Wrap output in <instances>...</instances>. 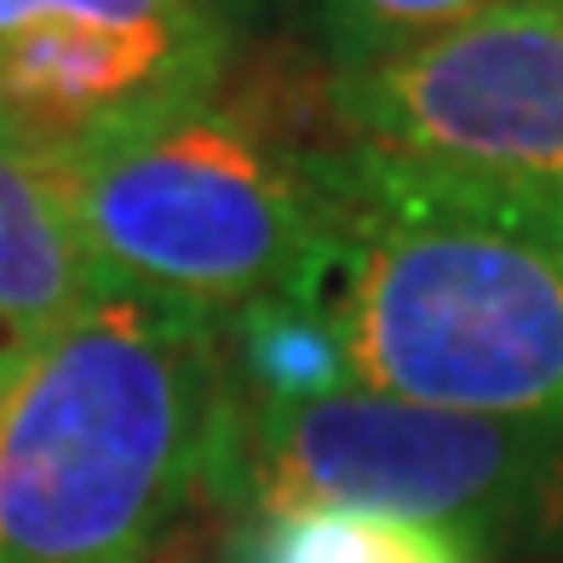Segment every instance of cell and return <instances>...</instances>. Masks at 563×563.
I'll list each match as a JSON object with an SVG mask.
<instances>
[{
  "label": "cell",
  "mask_w": 563,
  "mask_h": 563,
  "mask_svg": "<svg viewBox=\"0 0 563 563\" xmlns=\"http://www.w3.org/2000/svg\"><path fill=\"white\" fill-rule=\"evenodd\" d=\"M219 322L98 288L0 345V563H150L213 489Z\"/></svg>",
  "instance_id": "2"
},
{
  "label": "cell",
  "mask_w": 563,
  "mask_h": 563,
  "mask_svg": "<svg viewBox=\"0 0 563 563\" xmlns=\"http://www.w3.org/2000/svg\"><path fill=\"white\" fill-rule=\"evenodd\" d=\"M558 7H563V0H558Z\"/></svg>",
  "instance_id": "12"
},
{
  "label": "cell",
  "mask_w": 563,
  "mask_h": 563,
  "mask_svg": "<svg viewBox=\"0 0 563 563\" xmlns=\"http://www.w3.org/2000/svg\"><path fill=\"white\" fill-rule=\"evenodd\" d=\"M208 12V0H0V35H18L30 23L87 18V23H190Z\"/></svg>",
  "instance_id": "11"
},
{
  "label": "cell",
  "mask_w": 563,
  "mask_h": 563,
  "mask_svg": "<svg viewBox=\"0 0 563 563\" xmlns=\"http://www.w3.org/2000/svg\"><path fill=\"white\" fill-rule=\"evenodd\" d=\"M213 489L247 518L305 506L443 523L466 541H558L563 426L483 420L379 391L299 408L230 402Z\"/></svg>",
  "instance_id": "4"
},
{
  "label": "cell",
  "mask_w": 563,
  "mask_h": 563,
  "mask_svg": "<svg viewBox=\"0 0 563 563\" xmlns=\"http://www.w3.org/2000/svg\"><path fill=\"white\" fill-rule=\"evenodd\" d=\"M506 0H322V41H328V69L368 64L397 46L431 41L443 30H460Z\"/></svg>",
  "instance_id": "10"
},
{
  "label": "cell",
  "mask_w": 563,
  "mask_h": 563,
  "mask_svg": "<svg viewBox=\"0 0 563 563\" xmlns=\"http://www.w3.org/2000/svg\"><path fill=\"white\" fill-rule=\"evenodd\" d=\"M230 402L242 408H299L356 391L351 351L322 294H265L219 322Z\"/></svg>",
  "instance_id": "8"
},
{
  "label": "cell",
  "mask_w": 563,
  "mask_h": 563,
  "mask_svg": "<svg viewBox=\"0 0 563 563\" xmlns=\"http://www.w3.org/2000/svg\"><path fill=\"white\" fill-rule=\"evenodd\" d=\"M98 288L110 282L81 242L58 167L0 139V328H41Z\"/></svg>",
  "instance_id": "7"
},
{
  "label": "cell",
  "mask_w": 563,
  "mask_h": 563,
  "mask_svg": "<svg viewBox=\"0 0 563 563\" xmlns=\"http://www.w3.org/2000/svg\"><path fill=\"white\" fill-rule=\"evenodd\" d=\"M53 167L110 288L224 322L265 294L322 282L317 144H294L247 104L213 92Z\"/></svg>",
  "instance_id": "3"
},
{
  "label": "cell",
  "mask_w": 563,
  "mask_h": 563,
  "mask_svg": "<svg viewBox=\"0 0 563 563\" xmlns=\"http://www.w3.org/2000/svg\"><path fill=\"white\" fill-rule=\"evenodd\" d=\"M334 139L563 213V7L506 0L460 30L328 69Z\"/></svg>",
  "instance_id": "5"
},
{
  "label": "cell",
  "mask_w": 563,
  "mask_h": 563,
  "mask_svg": "<svg viewBox=\"0 0 563 563\" xmlns=\"http://www.w3.org/2000/svg\"><path fill=\"white\" fill-rule=\"evenodd\" d=\"M356 391L563 426V213L351 144L317 150Z\"/></svg>",
  "instance_id": "1"
},
{
  "label": "cell",
  "mask_w": 563,
  "mask_h": 563,
  "mask_svg": "<svg viewBox=\"0 0 563 563\" xmlns=\"http://www.w3.org/2000/svg\"><path fill=\"white\" fill-rule=\"evenodd\" d=\"M230 64L224 23L53 18L0 35V139L41 162H75L139 121L213 98Z\"/></svg>",
  "instance_id": "6"
},
{
  "label": "cell",
  "mask_w": 563,
  "mask_h": 563,
  "mask_svg": "<svg viewBox=\"0 0 563 563\" xmlns=\"http://www.w3.org/2000/svg\"><path fill=\"white\" fill-rule=\"evenodd\" d=\"M230 563H477V541L386 511L305 506L247 518Z\"/></svg>",
  "instance_id": "9"
}]
</instances>
